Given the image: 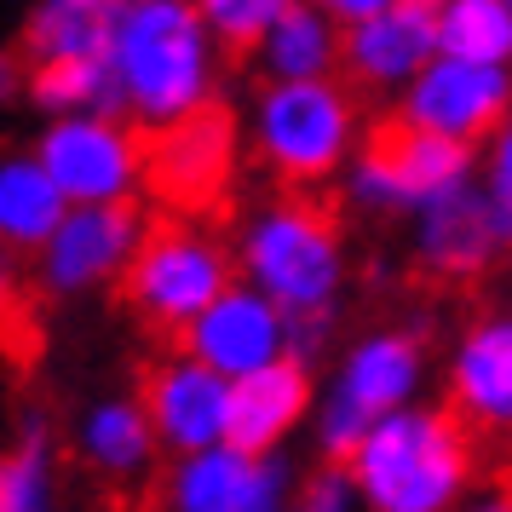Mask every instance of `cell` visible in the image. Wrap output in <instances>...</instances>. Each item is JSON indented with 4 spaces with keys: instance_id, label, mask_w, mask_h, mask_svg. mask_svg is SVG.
I'll return each instance as SVG.
<instances>
[{
    "instance_id": "603a6c76",
    "label": "cell",
    "mask_w": 512,
    "mask_h": 512,
    "mask_svg": "<svg viewBox=\"0 0 512 512\" xmlns=\"http://www.w3.org/2000/svg\"><path fill=\"white\" fill-rule=\"evenodd\" d=\"M24 98L47 116H127L121 81L110 58H58V64H29Z\"/></svg>"
},
{
    "instance_id": "e575fe53",
    "label": "cell",
    "mask_w": 512,
    "mask_h": 512,
    "mask_svg": "<svg viewBox=\"0 0 512 512\" xmlns=\"http://www.w3.org/2000/svg\"><path fill=\"white\" fill-rule=\"evenodd\" d=\"M507 259H512V254H507Z\"/></svg>"
},
{
    "instance_id": "7a4b0ae2",
    "label": "cell",
    "mask_w": 512,
    "mask_h": 512,
    "mask_svg": "<svg viewBox=\"0 0 512 512\" xmlns=\"http://www.w3.org/2000/svg\"><path fill=\"white\" fill-rule=\"evenodd\" d=\"M472 426L449 403H409L369 426L351 449V478L369 512H455L472 495Z\"/></svg>"
},
{
    "instance_id": "f1b7e54d",
    "label": "cell",
    "mask_w": 512,
    "mask_h": 512,
    "mask_svg": "<svg viewBox=\"0 0 512 512\" xmlns=\"http://www.w3.org/2000/svg\"><path fill=\"white\" fill-rule=\"evenodd\" d=\"M288 357L294 363H323L328 357V317H288Z\"/></svg>"
},
{
    "instance_id": "d6a6232c",
    "label": "cell",
    "mask_w": 512,
    "mask_h": 512,
    "mask_svg": "<svg viewBox=\"0 0 512 512\" xmlns=\"http://www.w3.org/2000/svg\"><path fill=\"white\" fill-rule=\"evenodd\" d=\"M317 6H328L340 24H357V18H369V12H380V6H392V0H317Z\"/></svg>"
},
{
    "instance_id": "3957f363",
    "label": "cell",
    "mask_w": 512,
    "mask_h": 512,
    "mask_svg": "<svg viewBox=\"0 0 512 512\" xmlns=\"http://www.w3.org/2000/svg\"><path fill=\"white\" fill-rule=\"evenodd\" d=\"M248 150L288 190L334 185L363 144L357 87L340 75L323 81H259L248 98Z\"/></svg>"
},
{
    "instance_id": "836d02e7",
    "label": "cell",
    "mask_w": 512,
    "mask_h": 512,
    "mask_svg": "<svg viewBox=\"0 0 512 512\" xmlns=\"http://www.w3.org/2000/svg\"><path fill=\"white\" fill-rule=\"evenodd\" d=\"M507 6H512V0H507Z\"/></svg>"
},
{
    "instance_id": "4316f807",
    "label": "cell",
    "mask_w": 512,
    "mask_h": 512,
    "mask_svg": "<svg viewBox=\"0 0 512 512\" xmlns=\"http://www.w3.org/2000/svg\"><path fill=\"white\" fill-rule=\"evenodd\" d=\"M288 512H369V507H363V489H357V478H351V466L346 461H323L300 489H294Z\"/></svg>"
},
{
    "instance_id": "7402d4cb",
    "label": "cell",
    "mask_w": 512,
    "mask_h": 512,
    "mask_svg": "<svg viewBox=\"0 0 512 512\" xmlns=\"http://www.w3.org/2000/svg\"><path fill=\"white\" fill-rule=\"evenodd\" d=\"M259 455H242L236 443H213L196 455H173L162 484V507L167 512H236L242 489L254 478Z\"/></svg>"
},
{
    "instance_id": "7c38bea8",
    "label": "cell",
    "mask_w": 512,
    "mask_h": 512,
    "mask_svg": "<svg viewBox=\"0 0 512 512\" xmlns=\"http://www.w3.org/2000/svg\"><path fill=\"white\" fill-rule=\"evenodd\" d=\"M231 392L236 380L208 369L185 346L162 357L139 386L150 426H156L167 455H196V449H213V443H231Z\"/></svg>"
},
{
    "instance_id": "5bb4252c",
    "label": "cell",
    "mask_w": 512,
    "mask_h": 512,
    "mask_svg": "<svg viewBox=\"0 0 512 512\" xmlns=\"http://www.w3.org/2000/svg\"><path fill=\"white\" fill-rule=\"evenodd\" d=\"M443 397L478 438H512V311H478L455 334Z\"/></svg>"
},
{
    "instance_id": "484cf974",
    "label": "cell",
    "mask_w": 512,
    "mask_h": 512,
    "mask_svg": "<svg viewBox=\"0 0 512 512\" xmlns=\"http://www.w3.org/2000/svg\"><path fill=\"white\" fill-rule=\"evenodd\" d=\"M288 6L294 0H196L202 24L213 29V41L225 52H254Z\"/></svg>"
},
{
    "instance_id": "5b68a950",
    "label": "cell",
    "mask_w": 512,
    "mask_h": 512,
    "mask_svg": "<svg viewBox=\"0 0 512 512\" xmlns=\"http://www.w3.org/2000/svg\"><path fill=\"white\" fill-rule=\"evenodd\" d=\"M420 386H426V340L415 328L386 323L357 334L340 351L334 380L317 392V409H311L317 455L323 461H351V449L369 438L374 420L420 403Z\"/></svg>"
},
{
    "instance_id": "ffe728a7",
    "label": "cell",
    "mask_w": 512,
    "mask_h": 512,
    "mask_svg": "<svg viewBox=\"0 0 512 512\" xmlns=\"http://www.w3.org/2000/svg\"><path fill=\"white\" fill-rule=\"evenodd\" d=\"M70 213V196L58 190L47 162L29 150H0V248L6 254H41V242Z\"/></svg>"
},
{
    "instance_id": "44dd1931",
    "label": "cell",
    "mask_w": 512,
    "mask_h": 512,
    "mask_svg": "<svg viewBox=\"0 0 512 512\" xmlns=\"http://www.w3.org/2000/svg\"><path fill=\"white\" fill-rule=\"evenodd\" d=\"M127 0H35L24 18L29 64H58V58H110V41L121 29Z\"/></svg>"
},
{
    "instance_id": "277c9868",
    "label": "cell",
    "mask_w": 512,
    "mask_h": 512,
    "mask_svg": "<svg viewBox=\"0 0 512 512\" xmlns=\"http://www.w3.org/2000/svg\"><path fill=\"white\" fill-rule=\"evenodd\" d=\"M231 248L236 277L271 294L288 317H334L346 294V236L334 213L305 196H271L242 213Z\"/></svg>"
},
{
    "instance_id": "ac0fdd59",
    "label": "cell",
    "mask_w": 512,
    "mask_h": 512,
    "mask_svg": "<svg viewBox=\"0 0 512 512\" xmlns=\"http://www.w3.org/2000/svg\"><path fill=\"white\" fill-rule=\"evenodd\" d=\"M70 449L75 461L87 466L93 478L104 484H139L150 461H156V426H150V409H144V397H93L81 415H75V432H70Z\"/></svg>"
},
{
    "instance_id": "e0dca14e",
    "label": "cell",
    "mask_w": 512,
    "mask_h": 512,
    "mask_svg": "<svg viewBox=\"0 0 512 512\" xmlns=\"http://www.w3.org/2000/svg\"><path fill=\"white\" fill-rule=\"evenodd\" d=\"M317 409V386H311V369L282 357V363H265V369L242 374L231 392V443L242 455H277L282 443L300 432Z\"/></svg>"
},
{
    "instance_id": "8fae6325",
    "label": "cell",
    "mask_w": 512,
    "mask_h": 512,
    "mask_svg": "<svg viewBox=\"0 0 512 512\" xmlns=\"http://www.w3.org/2000/svg\"><path fill=\"white\" fill-rule=\"evenodd\" d=\"M409 254L438 282H478L501 254H512L507 225H501L484 179H472V185L409 213Z\"/></svg>"
},
{
    "instance_id": "2e32d148",
    "label": "cell",
    "mask_w": 512,
    "mask_h": 512,
    "mask_svg": "<svg viewBox=\"0 0 512 512\" xmlns=\"http://www.w3.org/2000/svg\"><path fill=\"white\" fill-rule=\"evenodd\" d=\"M236 167V127L225 110H202V116L179 121L167 133H150V185L179 208H202L213 202Z\"/></svg>"
},
{
    "instance_id": "ba28073f",
    "label": "cell",
    "mask_w": 512,
    "mask_h": 512,
    "mask_svg": "<svg viewBox=\"0 0 512 512\" xmlns=\"http://www.w3.org/2000/svg\"><path fill=\"white\" fill-rule=\"evenodd\" d=\"M35 156L70 202H139L150 185V144L133 116H47Z\"/></svg>"
},
{
    "instance_id": "1f68e13d",
    "label": "cell",
    "mask_w": 512,
    "mask_h": 512,
    "mask_svg": "<svg viewBox=\"0 0 512 512\" xmlns=\"http://www.w3.org/2000/svg\"><path fill=\"white\" fill-rule=\"evenodd\" d=\"M18 317V277H12V259H6V248H0V328Z\"/></svg>"
},
{
    "instance_id": "4fadbf2b",
    "label": "cell",
    "mask_w": 512,
    "mask_h": 512,
    "mask_svg": "<svg viewBox=\"0 0 512 512\" xmlns=\"http://www.w3.org/2000/svg\"><path fill=\"white\" fill-rule=\"evenodd\" d=\"M438 52L443 47H438V12H432V0H392V6L346 24L340 75L357 93L397 98Z\"/></svg>"
},
{
    "instance_id": "8992f818",
    "label": "cell",
    "mask_w": 512,
    "mask_h": 512,
    "mask_svg": "<svg viewBox=\"0 0 512 512\" xmlns=\"http://www.w3.org/2000/svg\"><path fill=\"white\" fill-rule=\"evenodd\" d=\"M484 179V150L466 139H443L426 127H409L397 116L392 127H380L374 139L357 144V156L340 173V196L351 213L369 219H392V213H420L426 202H438L449 190Z\"/></svg>"
},
{
    "instance_id": "52a82bcc",
    "label": "cell",
    "mask_w": 512,
    "mask_h": 512,
    "mask_svg": "<svg viewBox=\"0 0 512 512\" xmlns=\"http://www.w3.org/2000/svg\"><path fill=\"white\" fill-rule=\"evenodd\" d=\"M231 282H236V248H225L196 219H167V225H150L144 248L133 254L127 277H121V294H127V305L144 328L179 340Z\"/></svg>"
},
{
    "instance_id": "83f0119b",
    "label": "cell",
    "mask_w": 512,
    "mask_h": 512,
    "mask_svg": "<svg viewBox=\"0 0 512 512\" xmlns=\"http://www.w3.org/2000/svg\"><path fill=\"white\" fill-rule=\"evenodd\" d=\"M484 185L495 196V213H501L507 242H512V116L484 139Z\"/></svg>"
},
{
    "instance_id": "9a60e30c",
    "label": "cell",
    "mask_w": 512,
    "mask_h": 512,
    "mask_svg": "<svg viewBox=\"0 0 512 512\" xmlns=\"http://www.w3.org/2000/svg\"><path fill=\"white\" fill-rule=\"evenodd\" d=\"M179 346H185L190 357H202L208 369H219L225 380H242V374H254V369H265V363H282V357H288V311H282L271 294H259L254 282L236 277L231 288L179 334Z\"/></svg>"
},
{
    "instance_id": "cb8c5ba5",
    "label": "cell",
    "mask_w": 512,
    "mask_h": 512,
    "mask_svg": "<svg viewBox=\"0 0 512 512\" xmlns=\"http://www.w3.org/2000/svg\"><path fill=\"white\" fill-rule=\"evenodd\" d=\"M58 507V438L47 415H24L12 449L0 455V512H52Z\"/></svg>"
},
{
    "instance_id": "6da1fadb",
    "label": "cell",
    "mask_w": 512,
    "mask_h": 512,
    "mask_svg": "<svg viewBox=\"0 0 512 512\" xmlns=\"http://www.w3.org/2000/svg\"><path fill=\"white\" fill-rule=\"evenodd\" d=\"M219 41L202 24L196 0H127L110 41L121 104L144 133H167L179 121L213 110L219 98Z\"/></svg>"
},
{
    "instance_id": "4dcf8cb0",
    "label": "cell",
    "mask_w": 512,
    "mask_h": 512,
    "mask_svg": "<svg viewBox=\"0 0 512 512\" xmlns=\"http://www.w3.org/2000/svg\"><path fill=\"white\" fill-rule=\"evenodd\" d=\"M455 512H512V489H472Z\"/></svg>"
},
{
    "instance_id": "d6986e66",
    "label": "cell",
    "mask_w": 512,
    "mask_h": 512,
    "mask_svg": "<svg viewBox=\"0 0 512 512\" xmlns=\"http://www.w3.org/2000/svg\"><path fill=\"white\" fill-rule=\"evenodd\" d=\"M340 52H346V24L317 0H294L254 47V64L259 81H323L340 75Z\"/></svg>"
},
{
    "instance_id": "9c48e42d",
    "label": "cell",
    "mask_w": 512,
    "mask_h": 512,
    "mask_svg": "<svg viewBox=\"0 0 512 512\" xmlns=\"http://www.w3.org/2000/svg\"><path fill=\"white\" fill-rule=\"evenodd\" d=\"M144 236L150 225L139 202H70L58 231L35 254V288L47 300H87L98 288H121Z\"/></svg>"
},
{
    "instance_id": "f546056e",
    "label": "cell",
    "mask_w": 512,
    "mask_h": 512,
    "mask_svg": "<svg viewBox=\"0 0 512 512\" xmlns=\"http://www.w3.org/2000/svg\"><path fill=\"white\" fill-rule=\"evenodd\" d=\"M24 87H29V58H24V52H18V58H12V52H0V104H6L12 93H24Z\"/></svg>"
},
{
    "instance_id": "d4e9b609",
    "label": "cell",
    "mask_w": 512,
    "mask_h": 512,
    "mask_svg": "<svg viewBox=\"0 0 512 512\" xmlns=\"http://www.w3.org/2000/svg\"><path fill=\"white\" fill-rule=\"evenodd\" d=\"M438 47L478 64H512V6L507 0H432Z\"/></svg>"
},
{
    "instance_id": "30bf717a",
    "label": "cell",
    "mask_w": 512,
    "mask_h": 512,
    "mask_svg": "<svg viewBox=\"0 0 512 512\" xmlns=\"http://www.w3.org/2000/svg\"><path fill=\"white\" fill-rule=\"evenodd\" d=\"M397 116L409 127H426V133H443V139H466L484 150V139L512 116V64H478V58L438 52L397 93Z\"/></svg>"
}]
</instances>
